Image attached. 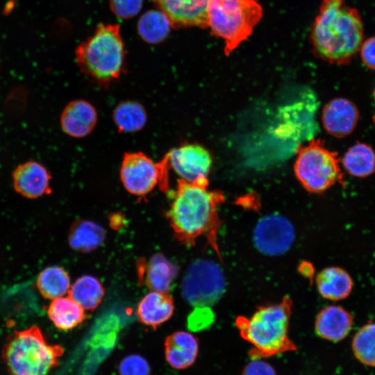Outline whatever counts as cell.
I'll use <instances>...</instances> for the list:
<instances>
[{
  "instance_id": "d4e9b609",
  "label": "cell",
  "mask_w": 375,
  "mask_h": 375,
  "mask_svg": "<svg viewBox=\"0 0 375 375\" xmlns=\"http://www.w3.org/2000/svg\"><path fill=\"white\" fill-rule=\"evenodd\" d=\"M67 272L58 266L48 267L38 275L37 288L42 296L47 299H55L65 296L71 288Z\"/></svg>"
},
{
  "instance_id": "4fadbf2b",
  "label": "cell",
  "mask_w": 375,
  "mask_h": 375,
  "mask_svg": "<svg viewBox=\"0 0 375 375\" xmlns=\"http://www.w3.org/2000/svg\"><path fill=\"white\" fill-rule=\"evenodd\" d=\"M15 190L24 197L36 199L51 192V176L41 163L31 160L18 165L12 172Z\"/></svg>"
},
{
  "instance_id": "7a4b0ae2",
  "label": "cell",
  "mask_w": 375,
  "mask_h": 375,
  "mask_svg": "<svg viewBox=\"0 0 375 375\" xmlns=\"http://www.w3.org/2000/svg\"><path fill=\"white\" fill-rule=\"evenodd\" d=\"M364 38L359 11L344 0H322L310 27L309 40L314 55L336 65L351 62Z\"/></svg>"
},
{
  "instance_id": "7402d4cb",
  "label": "cell",
  "mask_w": 375,
  "mask_h": 375,
  "mask_svg": "<svg viewBox=\"0 0 375 375\" xmlns=\"http://www.w3.org/2000/svg\"><path fill=\"white\" fill-rule=\"evenodd\" d=\"M105 236L106 232L101 226L91 221L81 219L72 225L68 242L74 250L89 253L103 242Z\"/></svg>"
},
{
  "instance_id": "836d02e7",
  "label": "cell",
  "mask_w": 375,
  "mask_h": 375,
  "mask_svg": "<svg viewBox=\"0 0 375 375\" xmlns=\"http://www.w3.org/2000/svg\"><path fill=\"white\" fill-rule=\"evenodd\" d=\"M374 101H375V88H374ZM373 121H374V123L375 124V114L374 115V117H373Z\"/></svg>"
},
{
  "instance_id": "44dd1931",
  "label": "cell",
  "mask_w": 375,
  "mask_h": 375,
  "mask_svg": "<svg viewBox=\"0 0 375 375\" xmlns=\"http://www.w3.org/2000/svg\"><path fill=\"white\" fill-rule=\"evenodd\" d=\"M47 314L54 326L61 331L76 328L87 317L85 309L69 296L53 299Z\"/></svg>"
},
{
  "instance_id": "e0dca14e",
  "label": "cell",
  "mask_w": 375,
  "mask_h": 375,
  "mask_svg": "<svg viewBox=\"0 0 375 375\" xmlns=\"http://www.w3.org/2000/svg\"><path fill=\"white\" fill-rule=\"evenodd\" d=\"M140 278L144 277V283L152 291L168 293L171 283L175 278L178 269L161 253L151 256L147 263L140 262Z\"/></svg>"
},
{
  "instance_id": "30bf717a",
  "label": "cell",
  "mask_w": 375,
  "mask_h": 375,
  "mask_svg": "<svg viewBox=\"0 0 375 375\" xmlns=\"http://www.w3.org/2000/svg\"><path fill=\"white\" fill-rule=\"evenodd\" d=\"M164 157L169 171L172 169L178 179L194 184L208 185L212 158L210 153L201 144H183L170 149Z\"/></svg>"
},
{
  "instance_id": "4316f807",
  "label": "cell",
  "mask_w": 375,
  "mask_h": 375,
  "mask_svg": "<svg viewBox=\"0 0 375 375\" xmlns=\"http://www.w3.org/2000/svg\"><path fill=\"white\" fill-rule=\"evenodd\" d=\"M172 27L167 17L160 10H148L138 20V31L149 44H158L169 35Z\"/></svg>"
},
{
  "instance_id": "6da1fadb",
  "label": "cell",
  "mask_w": 375,
  "mask_h": 375,
  "mask_svg": "<svg viewBox=\"0 0 375 375\" xmlns=\"http://www.w3.org/2000/svg\"><path fill=\"white\" fill-rule=\"evenodd\" d=\"M166 217L175 238L181 243L194 245L200 236L206 238L219 255L217 233L220 222L217 208L224 201L222 193L209 190L208 186L178 179L169 194Z\"/></svg>"
},
{
  "instance_id": "ac0fdd59",
  "label": "cell",
  "mask_w": 375,
  "mask_h": 375,
  "mask_svg": "<svg viewBox=\"0 0 375 375\" xmlns=\"http://www.w3.org/2000/svg\"><path fill=\"white\" fill-rule=\"evenodd\" d=\"M174 308L173 299L167 293L152 291L140 301L136 315L142 324L156 328L172 317Z\"/></svg>"
},
{
  "instance_id": "2e32d148",
  "label": "cell",
  "mask_w": 375,
  "mask_h": 375,
  "mask_svg": "<svg viewBox=\"0 0 375 375\" xmlns=\"http://www.w3.org/2000/svg\"><path fill=\"white\" fill-rule=\"evenodd\" d=\"M353 325V317L346 310L337 306L322 309L315 321V331L322 338L338 342L349 334Z\"/></svg>"
},
{
  "instance_id": "5bb4252c",
  "label": "cell",
  "mask_w": 375,
  "mask_h": 375,
  "mask_svg": "<svg viewBox=\"0 0 375 375\" xmlns=\"http://www.w3.org/2000/svg\"><path fill=\"white\" fill-rule=\"evenodd\" d=\"M359 118L356 105L344 98H335L323 108L322 124L325 130L336 138H343L355 129Z\"/></svg>"
},
{
  "instance_id": "f1b7e54d",
  "label": "cell",
  "mask_w": 375,
  "mask_h": 375,
  "mask_svg": "<svg viewBox=\"0 0 375 375\" xmlns=\"http://www.w3.org/2000/svg\"><path fill=\"white\" fill-rule=\"evenodd\" d=\"M120 375H149L150 367L140 356L131 355L124 358L119 365Z\"/></svg>"
},
{
  "instance_id": "9c48e42d",
  "label": "cell",
  "mask_w": 375,
  "mask_h": 375,
  "mask_svg": "<svg viewBox=\"0 0 375 375\" xmlns=\"http://www.w3.org/2000/svg\"><path fill=\"white\" fill-rule=\"evenodd\" d=\"M224 290L225 280L222 269L217 263L208 259L192 262L181 283L184 299L194 307L214 305Z\"/></svg>"
},
{
  "instance_id": "ba28073f",
  "label": "cell",
  "mask_w": 375,
  "mask_h": 375,
  "mask_svg": "<svg viewBox=\"0 0 375 375\" xmlns=\"http://www.w3.org/2000/svg\"><path fill=\"white\" fill-rule=\"evenodd\" d=\"M169 169L165 157L155 162L143 152H126L119 168L121 182L130 194L144 197L158 186L167 192Z\"/></svg>"
},
{
  "instance_id": "7c38bea8",
  "label": "cell",
  "mask_w": 375,
  "mask_h": 375,
  "mask_svg": "<svg viewBox=\"0 0 375 375\" xmlns=\"http://www.w3.org/2000/svg\"><path fill=\"white\" fill-rule=\"evenodd\" d=\"M175 28H208L210 0H152Z\"/></svg>"
},
{
  "instance_id": "484cf974",
  "label": "cell",
  "mask_w": 375,
  "mask_h": 375,
  "mask_svg": "<svg viewBox=\"0 0 375 375\" xmlns=\"http://www.w3.org/2000/svg\"><path fill=\"white\" fill-rule=\"evenodd\" d=\"M104 293L101 283L97 278L86 275L74 283L68 294L83 309L94 310L101 302Z\"/></svg>"
},
{
  "instance_id": "f546056e",
  "label": "cell",
  "mask_w": 375,
  "mask_h": 375,
  "mask_svg": "<svg viewBox=\"0 0 375 375\" xmlns=\"http://www.w3.org/2000/svg\"><path fill=\"white\" fill-rule=\"evenodd\" d=\"M112 12L118 17L128 19L141 10L143 0H110Z\"/></svg>"
},
{
  "instance_id": "1f68e13d",
  "label": "cell",
  "mask_w": 375,
  "mask_h": 375,
  "mask_svg": "<svg viewBox=\"0 0 375 375\" xmlns=\"http://www.w3.org/2000/svg\"><path fill=\"white\" fill-rule=\"evenodd\" d=\"M359 51L364 65L375 71V35L363 40Z\"/></svg>"
},
{
  "instance_id": "3957f363",
  "label": "cell",
  "mask_w": 375,
  "mask_h": 375,
  "mask_svg": "<svg viewBox=\"0 0 375 375\" xmlns=\"http://www.w3.org/2000/svg\"><path fill=\"white\" fill-rule=\"evenodd\" d=\"M292 304L291 299L285 297L278 303L260 307L250 317L237 318L240 335L253 346L251 358L297 350L288 336Z\"/></svg>"
},
{
  "instance_id": "ffe728a7",
  "label": "cell",
  "mask_w": 375,
  "mask_h": 375,
  "mask_svg": "<svg viewBox=\"0 0 375 375\" xmlns=\"http://www.w3.org/2000/svg\"><path fill=\"white\" fill-rule=\"evenodd\" d=\"M319 294L325 299L338 301L347 298L353 288V281L344 269L331 267L323 269L316 278Z\"/></svg>"
},
{
  "instance_id": "d6986e66",
  "label": "cell",
  "mask_w": 375,
  "mask_h": 375,
  "mask_svg": "<svg viewBox=\"0 0 375 375\" xmlns=\"http://www.w3.org/2000/svg\"><path fill=\"white\" fill-rule=\"evenodd\" d=\"M165 353L167 362L172 367L176 369L188 367L197 356V340L188 332H175L165 340Z\"/></svg>"
},
{
  "instance_id": "8fae6325",
  "label": "cell",
  "mask_w": 375,
  "mask_h": 375,
  "mask_svg": "<svg viewBox=\"0 0 375 375\" xmlns=\"http://www.w3.org/2000/svg\"><path fill=\"white\" fill-rule=\"evenodd\" d=\"M256 249L267 256L283 254L292 245L294 228L285 217L272 214L262 217L256 224L253 234Z\"/></svg>"
},
{
  "instance_id": "8992f818",
  "label": "cell",
  "mask_w": 375,
  "mask_h": 375,
  "mask_svg": "<svg viewBox=\"0 0 375 375\" xmlns=\"http://www.w3.org/2000/svg\"><path fill=\"white\" fill-rule=\"evenodd\" d=\"M262 16L257 0H210L208 28L223 40L224 53L229 55L250 38Z\"/></svg>"
},
{
  "instance_id": "52a82bcc",
  "label": "cell",
  "mask_w": 375,
  "mask_h": 375,
  "mask_svg": "<svg viewBox=\"0 0 375 375\" xmlns=\"http://www.w3.org/2000/svg\"><path fill=\"white\" fill-rule=\"evenodd\" d=\"M294 171L301 185L312 193L322 192L337 182L342 183L343 174L338 153L318 140H313L299 149Z\"/></svg>"
},
{
  "instance_id": "d6a6232c",
  "label": "cell",
  "mask_w": 375,
  "mask_h": 375,
  "mask_svg": "<svg viewBox=\"0 0 375 375\" xmlns=\"http://www.w3.org/2000/svg\"><path fill=\"white\" fill-rule=\"evenodd\" d=\"M242 375H276L274 368L262 360H253L244 369Z\"/></svg>"
},
{
  "instance_id": "9a60e30c",
  "label": "cell",
  "mask_w": 375,
  "mask_h": 375,
  "mask_svg": "<svg viewBox=\"0 0 375 375\" xmlns=\"http://www.w3.org/2000/svg\"><path fill=\"white\" fill-rule=\"evenodd\" d=\"M98 122L95 107L84 99L68 103L60 115V126L69 136L83 138L90 134Z\"/></svg>"
},
{
  "instance_id": "cb8c5ba5",
  "label": "cell",
  "mask_w": 375,
  "mask_h": 375,
  "mask_svg": "<svg viewBox=\"0 0 375 375\" xmlns=\"http://www.w3.org/2000/svg\"><path fill=\"white\" fill-rule=\"evenodd\" d=\"M342 165L351 176L367 177L375 172V153L373 149L364 143H356L344 153Z\"/></svg>"
},
{
  "instance_id": "277c9868",
  "label": "cell",
  "mask_w": 375,
  "mask_h": 375,
  "mask_svg": "<svg viewBox=\"0 0 375 375\" xmlns=\"http://www.w3.org/2000/svg\"><path fill=\"white\" fill-rule=\"evenodd\" d=\"M80 70L100 85L119 78L124 72V44L118 24H100L76 49Z\"/></svg>"
},
{
  "instance_id": "4dcf8cb0",
  "label": "cell",
  "mask_w": 375,
  "mask_h": 375,
  "mask_svg": "<svg viewBox=\"0 0 375 375\" xmlns=\"http://www.w3.org/2000/svg\"><path fill=\"white\" fill-rule=\"evenodd\" d=\"M214 320V315L209 306L195 307L188 319V324L192 331L202 330L209 326Z\"/></svg>"
},
{
  "instance_id": "5b68a950",
  "label": "cell",
  "mask_w": 375,
  "mask_h": 375,
  "mask_svg": "<svg viewBox=\"0 0 375 375\" xmlns=\"http://www.w3.org/2000/svg\"><path fill=\"white\" fill-rule=\"evenodd\" d=\"M62 354L61 346L49 344L41 329L32 326L10 335L1 357L10 375H48Z\"/></svg>"
},
{
  "instance_id": "83f0119b",
  "label": "cell",
  "mask_w": 375,
  "mask_h": 375,
  "mask_svg": "<svg viewBox=\"0 0 375 375\" xmlns=\"http://www.w3.org/2000/svg\"><path fill=\"white\" fill-rule=\"evenodd\" d=\"M352 349L361 363L375 367V323H369L358 331L353 338Z\"/></svg>"
},
{
  "instance_id": "603a6c76",
  "label": "cell",
  "mask_w": 375,
  "mask_h": 375,
  "mask_svg": "<svg viewBox=\"0 0 375 375\" xmlns=\"http://www.w3.org/2000/svg\"><path fill=\"white\" fill-rule=\"evenodd\" d=\"M112 120L119 133H133L142 129L147 122V110L135 101H124L112 112Z\"/></svg>"
}]
</instances>
